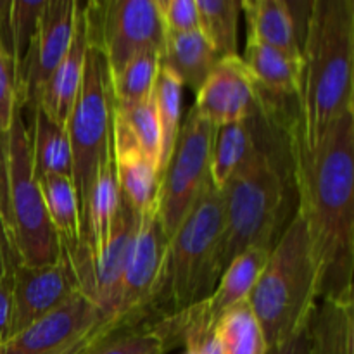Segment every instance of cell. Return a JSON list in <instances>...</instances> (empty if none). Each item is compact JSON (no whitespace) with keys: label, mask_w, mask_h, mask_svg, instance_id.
I'll return each instance as SVG.
<instances>
[{"label":"cell","mask_w":354,"mask_h":354,"mask_svg":"<svg viewBox=\"0 0 354 354\" xmlns=\"http://www.w3.org/2000/svg\"><path fill=\"white\" fill-rule=\"evenodd\" d=\"M218 62V55L199 30L189 33H166L159 64L180 78L194 92L201 88Z\"/></svg>","instance_id":"44dd1931"},{"label":"cell","mask_w":354,"mask_h":354,"mask_svg":"<svg viewBox=\"0 0 354 354\" xmlns=\"http://www.w3.org/2000/svg\"><path fill=\"white\" fill-rule=\"evenodd\" d=\"M182 346L189 354H221L213 330H203L199 327H190L183 332Z\"/></svg>","instance_id":"e575fe53"},{"label":"cell","mask_w":354,"mask_h":354,"mask_svg":"<svg viewBox=\"0 0 354 354\" xmlns=\"http://www.w3.org/2000/svg\"><path fill=\"white\" fill-rule=\"evenodd\" d=\"M251 120L216 128L211 147L209 180L214 189L223 190L228 180L244 165L256 149Z\"/></svg>","instance_id":"d4e9b609"},{"label":"cell","mask_w":354,"mask_h":354,"mask_svg":"<svg viewBox=\"0 0 354 354\" xmlns=\"http://www.w3.org/2000/svg\"><path fill=\"white\" fill-rule=\"evenodd\" d=\"M73 158V183L80 227L99 169L113 158V93L109 69L100 50L88 44L82 86L66 123Z\"/></svg>","instance_id":"52a82bcc"},{"label":"cell","mask_w":354,"mask_h":354,"mask_svg":"<svg viewBox=\"0 0 354 354\" xmlns=\"http://www.w3.org/2000/svg\"><path fill=\"white\" fill-rule=\"evenodd\" d=\"M113 138L137 147L161 173V128L152 95L135 106H113Z\"/></svg>","instance_id":"cb8c5ba5"},{"label":"cell","mask_w":354,"mask_h":354,"mask_svg":"<svg viewBox=\"0 0 354 354\" xmlns=\"http://www.w3.org/2000/svg\"><path fill=\"white\" fill-rule=\"evenodd\" d=\"M86 48H88V37H86L85 6L78 3L71 45L57 68L54 69L50 78L47 80L44 88L40 90L37 104H35V107H40L54 123L64 128L73 106H75L80 86H82Z\"/></svg>","instance_id":"2e32d148"},{"label":"cell","mask_w":354,"mask_h":354,"mask_svg":"<svg viewBox=\"0 0 354 354\" xmlns=\"http://www.w3.org/2000/svg\"><path fill=\"white\" fill-rule=\"evenodd\" d=\"M194 109L214 128L242 123L261 113V93L241 55L218 59L196 92Z\"/></svg>","instance_id":"8fae6325"},{"label":"cell","mask_w":354,"mask_h":354,"mask_svg":"<svg viewBox=\"0 0 354 354\" xmlns=\"http://www.w3.org/2000/svg\"><path fill=\"white\" fill-rule=\"evenodd\" d=\"M86 354H166V349L151 328L135 327L113 332Z\"/></svg>","instance_id":"4dcf8cb0"},{"label":"cell","mask_w":354,"mask_h":354,"mask_svg":"<svg viewBox=\"0 0 354 354\" xmlns=\"http://www.w3.org/2000/svg\"><path fill=\"white\" fill-rule=\"evenodd\" d=\"M287 131V130H286ZM299 206L318 272V299L354 303V111L315 149L287 131Z\"/></svg>","instance_id":"6da1fadb"},{"label":"cell","mask_w":354,"mask_h":354,"mask_svg":"<svg viewBox=\"0 0 354 354\" xmlns=\"http://www.w3.org/2000/svg\"><path fill=\"white\" fill-rule=\"evenodd\" d=\"M261 97L289 99L299 93L301 57H292L266 45L248 41L242 57Z\"/></svg>","instance_id":"ffe728a7"},{"label":"cell","mask_w":354,"mask_h":354,"mask_svg":"<svg viewBox=\"0 0 354 354\" xmlns=\"http://www.w3.org/2000/svg\"><path fill=\"white\" fill-rule=\"evenodd\" d=\"M16 263H19L16 254L14 251H9L2 272H0V346L9 339L10 315H12L14 265Z\"/></svg>","instance_id":"836d02e7"},{"label":"cell","mask_w":354,"mask_h":354,"mask_svg":"<svg viewBox=\"0 0 354 354\" xmlns=\"http://www.w3.org/2000/svg\"><path fill=\"white\" fill-rule=\"evenodd\" d=\"M216 128L190 109L180 127L166 165L158 197V218L165 237L171 239L209 180L211 147Z\"/></svg>","instance_id":"9c48e42d"},{"label":"cell","mask_w":354,"mask_h":354,"mask_svg":"<svg viewBox=\"0 0 354 354\" xmlns=\"http://www.w3.org/2000/svg\"><path fill=\"white\" fill-rule=\"evenodd\" d=\"M0 214L21 265L47 266L62 258L33 171L30 131L21 107L0 133Z\"/></svg>","instance_id":"277c9868"},{"label":"cell","mask_w":354,"mask_h":354,"mask_svg":"<svg viewBox=\"0 0 354 354\" xmlns=\"http://www.w3.org/2000/svg\"><path fill=\"white\" fill-rule=\"evenodd\" d=\"M45 0L26 2V0H12L9 12V52L12 55L16 68V82H19L26 59L30 55L31 45L37 37L38 23Z\"/></svg>","instance_id":"f546056e"},{"label":"cell","mask_w":354,"mask_h":354,"mask_svg":"<svg viewBox=\"0 0 354 354\" xmlns=\"http://www.w3.org/2000/svg\"><path fill=\"white\" fill-rule=\"evenodd\" d=\"M182 92L183 85L178 76L166 68H159L156 78L152 100H154L156 113H158L159 128H161V178L166 165L171 158L176 137L180 131V120H182Z\"/></svg>","instance_id":"83f0119b"},{"label":"cell","mask_w":354,"mask_h":354,"mask_svg":"<svg viewBox=\"0 0 354 354\" xmlns=\"http://www.w3.org/2000/svg\"><path fill=\"white\" fill-rule=\"evenodd\" d=\"M9 251H14V248H12V244H10V239H9V235H7L6 227H3L2 216H0V272H2L3 263H6L7 252ZM14 254H16V252H14Z\"/></svg>","instance_id":"74e56055"},{"label":"cell","mask_w":354,"mask_h":354,"mask_svg":"<svg viewBox=\"0 0 354 354\" xmlns=\"http://www.w3.org/2000/svg\"><path fill=\"white\" fill-rule=\"evenodd\" d=\"M318 301V272L306 225L296 211L248 297L270 349L306 328Z\"/></svg>","instance_id":"3957f363"},{"label":"cell","mask_w":354,"mask_h":354,"mask_svg":"<svg viewBox=\"0 0 354 354\" xmlns=\"http://www.w3.org/2000/svg\"><path fill=\"white\" fill-rule=\"evenodd\" d=\"M113 162L120 194L138 214L158 206L161 173L137 147L113 138Z\"/></svg>","instance_id":"d6986e66"},{"label":"cell","mask_w":354,"mask_h":354,"mask_svg":"<svg viewBox=\"0 0 354 354\" xmlns=\"http://www.w3.org/2000/svg\"><path fill=\"white\" fill-rule=\"evenodd\" d=\"M76 7L75 0H45L37 37L17 82L21 107L33 109L40 90L68 52L75 31Z\"/></svg>","instance_id":"4fadbf2b"},{"label":"cell","mask_w":354,"mask_h":354,"mask_svg":"<svg viewBox=\"0 0 354 354\" xmlns=\"http://www.w3.org/2000/svg\"><path fill=\"white\" fill-rule=\"evenodd\" d=\"M165 33H189L199 30L196 0H156Z\"/></svg>","instance_id":"d6a6232c"},{"label":"cell","mask_w":354,"mask_h":354,"mask_svg":"<svg viewBox=\"0 0 354 354\" xmlns=\"http://www.w3.org/2000/svg\"><path fill=\"white\" fill-rule=\"evenodd\" d=\"M120 201V187H118L114 162L111 158L97 173L95 185H93L85 214L82 218V251L88 263L90 277H92L93 265L102 254L111 237Z\"/></svg>","instance_id":"e0dca14e"},{"label":"cell","mask_w":354,"mask_h":354,"mask_svg":"<svg viewBox=\"0 0 354 354\" xmlns=\"http://www.w3.org/2000/svg\"><path fill=\"white\" fill-rule=\"evenodd\" d=\"M83 6L88 44L106 59L109 80L144 52L161 55L166 33L156 0H111Z\"/></svg>","instance_id":"ba28073f"},{"label":"cell","mask_w":354,"mask_h":354,"mask_svg":"<svg viewBox=\"0 0 354 354\" xmlns=\"http://www.w3.org/2000/svg\"><path fill=\"white\" fill-rule=\"evenodd\" d=\"M183 354H189V351H183Z\"/></svg>","instance_id":"f35d334b"},{"label":"cell","mask_w":354,"mask_h":354,"mask_svg":"<svg viewBox=\"0 0 354 354\" xmlns=\"http://www.w3.org/2000/svg\"><path fill=\"white\" fill-rule=\"evenodd\" d=\"M213 335L221 354H268L270 351L261 324L248 299L232 306L218 318Z\"/></svg>","instance_id":"484cf974"},{"label":"cell","mask_w":354,"mask_h":354,"mask_svg":"<svg viewBox=\"0 0 354 354\" xmlns=\"http://www.w3.org/2000/svg\"><path fill=\"white\" fill-rule=\"evenodd\" d=\"M248 24V41L266 45L292 57H301L296 19L286 0H241Z\"/></svg>","instance_id":"ac0fdd59"},{"label":"cell","mask_w":354,"mask_h":354,"mask_svg":"<svg viewBox=\"0 0 354 354\" xmlns=\"http://www.w3.org/2000/svg\"><path fill=\"white\" fill-rule=\"evenodd\" d=\"M78 290H82L80 280L64 254L57 263L47 266L16 263L9 339L54 311Z\"/></svg>","instance_id":"7c38bea8"},{"label":"cell","mask_w":354,"mask_h":354,"mask_svg":"<svg viewBox=\"0 0 354 354\" xmlns=\"http://www.w3.org/2000/svg\"><path fill=\"white\" fill-rule=\"evenodd\" d=\"M225 237L223 192L207 183L168 244L165 280L171 313L206 299L221 277Z\"/></svg>","instance_id":"5b68a950"},{"label":"cell","mask_w":354,"mask_h":354,"mask_svg":"<svg viewBox=\"0 0 354 354\" xmlns=\"http://www.w3.org/2000/svg\"><path fill=\"white\" fill-rule=\"evenodd\" d=\"M33 133L31 140V159L35 176H71L73 158L68 131L64 127L54 123L40 107H35Z\"/></svg>","instance_id":"603a6c76"},{"label":"cell","mask_w":354,"mask_h":354,"mask_svg":"<svg viewBox=\"0 0 354 354\" xmlns=\"http://www.w3.org/2000/svg\"><path fill=\"white\" fill-rule=\"evenodd\" d=\"M113 332H118V330L113 327V325L107 324V322L104 320L102 324L97 325L93 330H90L88 334H85L83 337L76 339V341L69 342V344L62 346V348L54 349V351L45 353V354H86L93 348V346L97 344V342H100L104 337L113 334Z\"/></svg>","instance_id":"d590c367"},{"label":"cell","mask_w":354,"mask_h":354,"mask_svg":"<svg viewBox=\"0 0 354 354\" xmlns=\"http://www.w3.org/2000/svg\"><path fill=\"white\" fill-rule=\"evenodd\" d=\"M16 68L10 52L0 41V133L9 130L14 113L19 109ZM23 109V107H21Z\"/></svg>","instance_id":"1f68e13d"},{"label":"cell","mask_w":354,"mask_h":354,"mask_svg":"<svg viewBox=\"0 0 354 354\" xmlns=\"http://www.w3.org/2000/svg\"><path fill=\"white\" fill-rule=\"evenodd\" d=\"M168 244L159 223L158 206L142 213L111 320L114 328L138 327L142 317L161 296Z\"/></svg>","instance_id":"30bf717a"},{"label":"cell","mask_w":354,"mask_h":354,"mask_svg":"<svg viewBox=\"0 0 354 354\" xmlns=\"http://www.w3.org/2000/svg\"><path fill=\"white\" fill-rule=\"evenodd\" d=\"M354 303L322 301L306 325L311 354H353Z\"/></svg>","instance_id":"7402d4cb"},{"label":"cell","mask_w":354,"mask_h":354,"mask_svg":"<svg viewBox=\"0 0 354 354\" xmlns=\"http://www.w3.org/2000/svg\"><path fill=\"white\" fill-rule=\"evenodd\" d=\"M97 304L78 290L68 301L0 346V354H45L62 348L102 324Z\"/></svg>","instance_id":"5bb4252c"},{"label":"cell","mask_w":354,"mask_h":354,"mask_svg":"<svg viewBox=\"0 0 354 354\" xmlns=\"http://www.w3.org/2000/svg\"><path fill=\"white\" fill-rule=\"evenodd\" d=\"M221 192L225 199L223 273L241 252L252 248H273V237L282 220L286 182L272 156L256 145Z\"/></svg>","instance_id":"8992f818"},{"label":"cell","mask_w":354,"mask_h":354,"mask_svg":"<svg viewBox=\"0 0 354 354\" xmlns=\"http://www.w3.org/2000/svg\"><path fill=\"white\" fill-rule=\"evenodd\" d=\"M161 64L158 52H144L131 59L120 75L111 80L113 106H135L152 95Z\"/></svg>","instance_id":"f1b7e54d"},{"label":"cell","mask_w":354,"mask_h":354,"mask_svg":"<svg viewBox=\"0 0 354 354\" xmlns=\"http://www.w3.org/2000/svg\"><path fill=\"white\" fill-rule=\"evenodd\" d=\"M199 31L218 59L237 55L241 0H196Z\"/></svg>","instance_id":"4316f807"},{"label":"cell","mask_w":354,"mask_h":354,"mask_svg":"<svg viewBox=\"0 0 354 354\" xmlns=\"http://www.w3.org/2000/svg\"><path fill=\"white\" fill-rule=\"evenodd\" d=\"M354 2L313 0L301 47L297 113L287 131L315 149L337 118L354 111Z\"/></svg>","instance_id":"7a4b0ae2"},{"label":"cell","mask_w":354,"mask_h":354,"mask_svg":"<svg viewBox=\"0 0 354 354\" xmlns=\"http://www.w3.org/2000/svg\"><path fill=\"white\" fill-rule=\"evenodd\" d=\"M268 354H311L310 351V342H308L306 328L294 337L287 339L282 344L275 346L268 351Z\"/></svg>","instance_id":"8d00e7d4"},{"label":"cell","mask_w":354,"mask_h":354,"mask_svg":"<svg viewBox=\"0 0 354 354\" xmlns=\"http://www.w3.org/2000/svg\"><path fill=\"white\" fill-rule=\"evenodd\" d=\"M138 220H140V214L121 197L109 241L92 268L86 296L97 304L107 324H111L114 310H116L118 292H120L124 266L133 248Z\"/></svg>","instance_id":"9a60e30c"}]
</instances>
